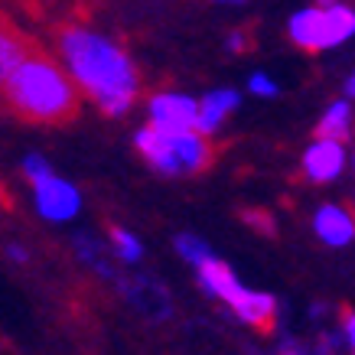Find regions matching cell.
<instances>
[{"label":"cell","mask_w":355,"mask_h":355,"mask_svg":"<svg viewBox=\"0 0 355 355\" xmlns=\"http://www.w3.org/2000/svg\"><path fill=\"white\" fill-rule=\"evenodd\" d=\"M55 55L62 59L69 76L76 78L82 95L95 101L101 114L124 118L140 98L137 62L121 43L85 23H65L55 33Z\"/></svg>","instance_id":"cell-1"},{"label":"cell","mask_w":355,"mask_h":355,"mask_svg":"<svg viewBox=\"0 0 355 355\" xmlns=\"http://www.w3.org/2000/svg\"><path fill=\"white\" fill-rule=\"evenodd\" d=\"M3 101L13 114L33 124H65L78 114L82 88L69 76L59 55L26 53L0 85Z\"/></svg>","instance_id":"cell-2"},{"label":"cell","mask_w":355,"mask_h":355,"mask_svg":"<svg viewBox=\"0 0 355 355\" xmlns=\"http://www.w3.org/2000/svg\"><path fill=\"white\" fill-rule=\"evenodd\" d=\"M287 36L306 53L339 49L355 36V7H349L345 0L303 7L287 20Z\"/></svg>","instance_id":"cell-3"},{"label":"cell","mask_w":355,"mask_h":355,"mask_svg":"<svg viewBox=\"0 0 355 355\" xmlns=\"http://www.w3.org/2000/svg\"><path fill=\"white\" fill-rule=\"evenodd\" d=\"M33 209L49 225H69L82 212V193L76 183L53 173L40 183H33Z\"/></svg>","instance_id":"cell-4"},{"label":"cell","mask_w":355,"mask_h":355,"mask_svg":"<svg viewBox=\"0 0 355 355\" xmlns=\"http://www.w3.org/2000/svg\"><path fill=\"white\" fill-rule=\"evenodd\" d=\"M352 153L345 150V140H333V137H313L310 147L300 157V170L313 186H329L349 166Z\"/></svg>","instance_id":"cell-5"},{"label":"cell","mask_w":355,"mask_h":355,"mask_svg":"<svg viewBox=\"0 0 355 355\" xmlns=\"http://www.w3.org/2000/svg\"><path fill=\"white\" fill-rule=\"evenodd\" d=\"M199 121V101L183 92H153L147 98V124L160 130H189Z\"/></svg>","instance_id":"cell-6"},{"label":"cell","mask_w":355,"mask_h":355,"mask_svg":"<svg viewBox=\"0 0 355 355\" xmlns=\"http://www.w3.org/2000/svg\"><path fill=\"white\" fill-rule=\"evenodd\" d=\"M114 284H118L121 297H124L140 316H147V320H153V323H160V320L170 316V310H173L170 293H166V287H163L160 280L147 277V274H134V277L118 274Z\"/></svg>","instance_id":"cell-7"},{"label":"cell","mask_w":355,"mask_h":355,"mask_svg":"<svg viewBox=\"0 0 355 355\" xmlns=\"http://www.w3.org/2000/svg\"><path fill=\"white\" fill-rule=\"evenodd\" d=\"M313 235L326 248H349L355 245V212L343 202H323L310 218Z\"/></svg>","instance_id":"cell-8"},{"label":"cell","mask_w":355,"mask_h":355,"mask_svg":"<svg viewBox=\"0 0 355 355\" xmlns=\"http://www.w3.org/2000/svg\"><path fill=\"white\" fill-rule=\"evenodd\" d=\"M134 147H137V153L144 157V163H147L153 173H160V176H183V173H180V160H176V150H173L170 130L144 124V128H137V134H134Z\"/></svg>","instance_id":"cell-9"},{"label":"cell","mask_w":355,"mask_h":355,"mask_svg":"<svg viewBox=\"0 0 355 355\" xmlns=\"http://www.w3.org/2000/svg\"><path fill=\"white\" fill-rule=\"evenodd\" d=\"M228 310L241 326H251V329H270L274 320H277L280 303L274 293L268 291H251V287H241L238 297L228 303Z\"/></svg>","instance_id":"cell-10"},{"label":"cell","mask_w":355,"mask_h":355,"mask_svg":"<svg viewBox=\"0 0 355 355\" xmlns=\"http://www.w3.org/2000/svg\"><path fill=\"white\" fill-rule=\"evenodd\" d=\"M196 270V284H199V291L202 293H209L212 300H218V303H232L238 297V291L245 287L241 280H238V274L232 268H228L225 261H218L216 254L209 261H202L199 268H193Z\"/></svg>","instance_id":"cell-11"},{"label":"cell","mask_w":355,"mask_h":355,"mask_svg":"<svg viewBox=\"0 0 355 355\" xmlns=\"http://www.w3.org/2000/svg\"><path fill=\"white\" fill-rule=\"evenodd\" d=\"M238 108H241V92L238 88H212V92H205L199 98V121H196V128L212 137Z\"/></svg>","instance_id":"cell-12"},{"label":"cell","mask_w":355,"mask_h":355,"mask_svg":"<svg viewBox=\"0 0 355 355\" xmlns=\"http://www.w3.org/2000/svg\"><path fill=\"white\" fill-rule=\"evenodd\" d=\"M355 130V108L352 98H336L326 105V111L316 121V137H333V140H349Z\"/></svg>","instance_id":"cell-13"},{"label":"cell","mask_w":355,"mask_h":355,"mask_svg":"<svg viewBox=\"0 0 355 355\" xmlns=\"http://www.w3.org/2000/svg\"><path fill=\"white\" fill-rule=\"evenodd\" d=\"M26 53H30L26 40H23L20 33L13 30L7 20H0V85L7 82V76H10L13 69L20 65V59Z\"/></svg>","instance_id":"cell-14"},{"label":"cell","mask_w":355,"mask_h":355,"mask_svg":"<svg viewBox=\"0 0 355 355\" xmlns=\"http://www.w3.org/2000/svg\"><path fill=\"white\" fill-rule=\"evenodd\" d=\"M108 248H111V258L124 264V268H134L144 261V241H140L130 228H121V225H111L108 232Z\"/></svg>","instance_id":"cell-15"},{"label":"cell","mask_w":355,"mask_h":355,"mask_svg":"<svg viewBox=\"0 0 355 355\" xmlns=\"http://www.w3.org/2000/svg\"><path fill=\"white\" fill-rule=\"evenodd\" d=\"M105 251H111V248L101 245L98 238H92V235H76V254H78V258L85 261L88 268H95L105 280H118V274H114V268H111V261L105 258Z\"/></svg>","instance_id":"cell-16"},{"label":"cell","mask_w":355,"mask_h":355,"mask_svg":"<svg viewBox=\"0 0 355 355\" xmlns=\"http://www.w3.org/2000/svg\"><path fill=\"white\" fill-rule=\"evenodd\" d=\"M176 254L189 264V268H199L202 261H209L212 258V248L205 245V238H199V235H189V232H183V235H176Z\"/></svg>","instance_id":"cell-17"},{"label":"cell","mask_w":355,"mask_h":355,"mask_svg":"<svg viewBox=\"0 0 355 355\" xmlns=\"http://www.w3.org/2000/svg\"><path fill=\"white\" fill-rule=\"evenodd\" d=\"M53 163L46 160L43 153H26L23 157V176H26V183H40V180H46V176H53Z\"/></svg>","instance_id":"cell-18"},{"label":"cell","mask_w":355,"mask_h":355,"mask_svg":"<svg viewBox=\"0 0 355 355\" xmlns=\"http://www.w3.org/2000/svg\"><path fill=\"white\" fill-rule=\"evenodd\" d=\"M248 92L254 98H277L280 85L268 76V72H251V76H248Z\"/></svg>","instance_id":"cell-19"},{"label":"cell","mask_w":355,"mask_h":355,"mask_svg":"<svg viewBox=\"0 0 355 355\" xmlns=\"http://www.w3.org/2000/svg\"><path fill=\"white\" fill-rule=\"evenodd\" d=\"M245 222L251 228H258L261 235H274V232H277V225H274V218H270L268 212H245Z\"/></svg>","instance_id":"cell-20"},{"label":"cell","mask_w":355,"mask_h":355,"mask_svg":"<svg viewBox=\"0 0 355 355\" xmlns=\"http://www.w3.org/2000/svg\"><path fill=\"white\" fill-rule=\"evenodd\" d=\"M339 329H343L345 349L355 355V310H345V313H343V323H339Z\"/></svg>","instance_id":"cell-21"},{"label":"cell","mask_w":355,"mask_h":355,"mask_svg":"<svg viewBox=\"0 0 355 355\" xmlns=\"http://www.w3.org/2000/svg\"><path fill=\"white\" fill-rule=\"evenodd\" d=\"M277 352L297 355V352H310V349H306V345H303L300 339H293V336H287V333H280V339H277Z\"/></svg>","instance_id":"cell-22"},{"label":"cell","mask_w":355,"mask_h":355,"mask_svg":"<svg viewBox=\"0 0 355 355\" xmlns=\"http://www.w3.org/2000/svg\"><path fill=\"white\" fill-rule=\"evenodd\" d=\"M225 46H228V53H245V49H251V36H248V33H241V30H235L225 40Z\"/></svg>","instance_id":"cell-23"},{"label":"cell","mask_w":355,"mask_h":355,"mask_svg":"<svg viewBox=\"0 0 355 355\" xmlns=\"http://www.w3.org/2000/svg\"><path fill=\"white\" fill-rule=\"evenodd\" d=\"M7 258H10L13 264H30V251H26L20 241H13V245H7Z\"/></svg>","instance_id":"cell-24"},{"label":"cell","mask_w":355,"mask_h":355,"mask_svg":"<svg viewBox=\"0 0 355 355\" xmlns=\"http://www.w3.org/2000/svg\"><path fill=\"white\" fill-rule=\"evenodd\" d=\"M326 313H329V306H326V303H313V306H310V316L316 320V323H320V320H326Z\"/></svg>","instance_id":"cell-25"},{"label":"cell","mask_w":355,"mask_h":355,"mask_svg":"<svg viewBox=\"0 0 355 355\" xmlns=\"http://www.w3.org/2000/svg\"><path fill=\"white\" fill-rule=\"evenodd\" d=\"M345 98H355V72L345 78Z\"/></svg>","instance_id":"cell-26"},{"label":"cell","mask_w":355,"mask_h":355,"mask_svg":"<svg viewBox=\"0 0 355 355\" xmlns=\"http://www.w3.org/2000/svg\"><path fill=\"white\" fill-rule=\"evenodd\" d=\"M216 3H245V0H216Z\"/></svg>","instance_id":"cell-27"},{"label":"cell","mask_w":355,"mask_h":355,"mask_svg":"<svg viewBox=\"0 0 355 355\" xmlns=\"http://www.w3.org/2000/svg\"><path fill=\"white\" fill-rule=\"evenodd\" d=\"M316 3H336V0H316Z\"/></svg>","instance_id":"cell-28"},{"label":"cell","mask_w":355,"mask_h":355,"mask_svg":"<svg viewBox=\"0 0 355 355\" xmlns=\"http://www.w3.org/2000/svg\"><path fill=\"white\" fill-rule=\"evenodd\" d=\"M349 160H352V166H355V150H352V157H349Z\"/></svg>","instance_id":"cell-29"}]
</instances>
